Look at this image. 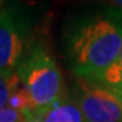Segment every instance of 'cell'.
Segmentation results:
<instances>
[{"label": "cell", "mask_w": 122, "mask_h": 122, "mask_svg": "<svg viewBox=\"0 0 122 122\" xmlns=\"http://www.w3.org/2000/svg\"><path fill=\"white\" fill-rule=\"evenodd\" d=\"M122 49V8H105L83 18L69 37V58L79 77L96 80Z\"/></svg>", "instance_id": "cell-1"}, {"label": "cell", "mask_w": 122, "mask_h": 122, "mask_svg": "<svg viewBox=\"0 0 122 122\" xmlns=\"http://www.w3.org/2000/svg\"><path fill=\"white\" fill-rule=\"evenodd\" d=\"M16 75L35 107H48L62 98V75L53 56L42 46L29 50Z\"/></svg>", "instance_id": "cell-2"}, {"label": "cell", "mask_w": 122, "mask_h": 122, "mask_svg": "<svg viewBox=\"0 0 122 122\" xmlns=\"http://www.w3.org/2000/svg\"><path fill=\"white\" fill-rule=\"evenodd\" d=\"M77 106L84 122H122V103L110 88L96 80L79 77Z\"/></svg>", "instance_id": "cell-3"}, {"label": "cell", "mask_w": 122, "mask_h": 122, "mask_svg": "<svg viewBox=\"0 0 122 122\" xmlns=\"http://www.w3.org/2000/svg\"><path fill=\"white\" fill-rule=\"evenodd\" d=\"M26 26L14 10L0 12V71H12L25 46Z\"/></svg>", "instance_id": "cell-4"}, {"label": "cell", "mask_w": 122, "mask_h": 122, "mask_svg": "<svg viewBox=\"0 0 122 122\" xmlns=\"http://www.w3.org/2000/svg\"><path fill=\"white\" fill-rule=\"evenodd\" d=\"M39 109V122H84L83 114L75 100L61 98L56 103Z\"/></svg>", "instance_id": "cell-5"}, {"label": "cell", "mask_w": 122, "mask_h": 122, "mask_svg": "<svg viewBox=\"0 0 122 122\" xmlns=\"http://www.w3.org/2000/svg\"><path fill=\"white\" fill-rule=\"evenodd\" d=\"M20 86V80L15 71H0V110L4 109L11 95Z\"/></svg>", "instance_id": "cell-6"}, {"label": "cell", "mask_w": 122, "mask_h": 122, "mask_svg": "<svg viewBox=\"0 0 122 122\" xmlns=\"http://www.w3.org/2000/svg\"><path fill=\"white\" fill-rule=\"evenodd\" d=\"M0 122H23V115L18 110L4 107L0 110Z\"/></svg>", "instance_id": "cell-7"}, {"label": "cell", "mask_w": 122, "mask_h": 122, "mask_svg": "<svg viewBox=\"0 0 122 122\" xmlns=\"http://www.w3.org/2000/svg\"><path fill=\"white\" fill-rule=\"evenodd\" d=\"M115 68H118V69L122 72V49H121V53H119V56H118V58H117V61L113 64Z\"/></svg>", "instance_id": "cell-8"}, {"label": "cell", "mask_w": 122, "mask_h": 122, "mask_svg": "<svg viewBox=\"0 0 122 122\" xmlns=\"http://www.w3.org/2000/svg\"><path fill=\"white\" fill-rule=\"evenodd\" d=\"M113 92H114V91H113ZM114 94L118 96V99L121 100V103H122V88H121V90H118V91H115Z\"/></svg>", "instance_id": "cell-9"}, {"label": "cell", "mask_w": 122, "mask_h": 122, "mask_svg": "<svg viewBox=\"0 0 122 122\" xmlns=\"http://www.w3.org/2000/svg\"><path fill=\"white\" fill-rule=\"evenodd\" d=\"M0 4H1V1H0Z\"/></svg>", "instance_id": "cell-10"}]
</instances>
